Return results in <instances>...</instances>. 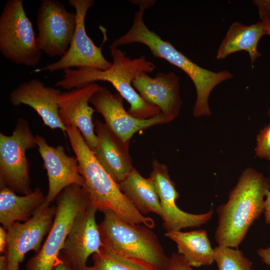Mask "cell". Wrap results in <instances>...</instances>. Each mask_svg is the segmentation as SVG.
Instances as JSON below:
<instances>
[{
    "label": "cell",
    "mask_w": 270,
    "mask_h": 270,
    "mask_svg": "<svg viewBox=\"0 0 270 270\" xmlns=\"http://www.w3.org/2000/svg\"><path fill=\"white\" fill-rule=\"evenodd\" d=\"M97 209L90 204L74 220L60 256L72 268L85 270L88 257L98 252L102 243L96 220Z\"/></svg>",
    "instance_id": "cell-14"
},
{
    "label": "cell",
    "mask_w": 270,
    "mask_h": 270,
    "mask_svg": "<svg viewBox=\"0 0 270 270\" xmlns=\"http://www.w3.org/2000/svg\"><path fill=\"white\" fill-rule=\"evenodd\" d=\"M93 0H69V4L76 11L77 22L76 32L70 45L66 53L60 58L36 70V72H50L76 67L92 68L101 70L109 69L112 62L103 56L102 46H97L88 36L84 22L88 10L93 6Z\"/></svg>",
    "instance_id": "cell-10"
},
{
    "label": "cell",
    "mask_w": 270,
    "mask_h": 270,
    "mask_svg": "<svg viewBox=\"0 0 270 270\" xmlns=\"http://www.w3.org/2000/svg\"><path fill=\"white\" fill-rule=\"evenodd\" d=\"M137 4L139 8L134 14L132 26L124 35L114 40L110 48H118L132 43L142 44L149 48L154 57L165 60L181 69L191 79L196 88V98L193 115L196 117L210 116L208 98L210 92L218 84L232 78L233 74L226 70L214 72L192 62L170 42L163 40L148 28L144 16L145 10L150 8L149 4L140 1Z\"/></svg>",
    "instance_id": "cell-1"
},
{
    "label": "cell",
    "mask_w": 270,
    "mask_h": 270,
    "mask_svg": "<svg viewBox=\"0 0 270 270\" xmlns=\"http://www.w3.org/2000/svg\"><path fill=\"white\" fill-rule=\"evenodd\" d=\"M268 116H270V107L268 111Z\"/></svg>",
    "instance_id": "cell-35"
},
{
    "label": "cell",
    "mask_w": 270,
    "mask_h": 270,
    "mask_svg": "<svg viewBox=\"0 0 270 270\" xmlns=\"http://www.w3.org/2000/svg\"><path fill=\"white\" fill-rule=\"evenodd\" d=\"M118 186L122 192L142 214L152 212L164 219V212L155 185L150 177L144 178L134 168Z\"/></svg>",
    "instance_id": "cell-22"
},
{
    "label": "cell",
    "mask_w": 270,
    "mask_h": 270,
    "mask_svg": "<svg viewBox=\"0 0 270 270\" xmlns=\"http://www.w3.org/2000/svg\"><path fill=\"white\" fill-rule=\"evenodd\" d=\"M92 258V264L85 270H157L144 262L120 256L103 247Z\"/></svg>",
    "instance_id": "cell-24"
},
{
    "label": "cell",
    "mask_w": 270,
    "mask_h": 270,
    "mask_svg": "<svg viewBox=\"0 0 270 270\" xmlns=\"http://www.w3.org/2000/svg\"><path fill=\"white\" fill-rule=\"evenodd\" d=\"M268 35L270 36V20L268 22Z\"/></svg>",
    "instance_id": "cell-34"
},
{
    "label": "cell",
    "mask_w": 270,
    "mask_h": 270,
    "mask_svg": "<svg viewBox=\"0 0 270 270\" xmlns=\"http://www.w3.org/2000/svg\"><path fill=\"white\" fill-rule=\"evenodd\" d=\"M98 224L102 246L120 256L144 262L157 270H166L170 258L150 228L128 223L110 210L102 212Z\"/></svg>",
    "instance_id": "cell-5"
},
{
    "label": "cell",
    "mask_w": 270,
    "mask_h": 270,
    "mask_svg": "<svg viewBox=\"0 0 270 270\" xmlns=\"http://www.w3.org/2000/svg\"><path fill=\"white\" fill-rule=\"evenodd\" d=\"M78 162L79 170L84 180V188L90 204L97 210H110L128 223L143 224L152 228V218L144 216L120 190L114 180L96 160L80 131L75 127L66 128V133Z\"/></svg>",
    "instance_id": "cell-4"
},
{
    "label": "cell",
    "mask_w": 270,
    "mask_h": 270,
    "mask_svg": "<svg viewBox=\"0 0 270 270\" xmlns=\"http://www.w3.org/2000/svg\"><path fill=\"white\" fill-rule=\"evenodd\" d=\"M46 196L40 188L20 196L0 184V222L6 229L15 222L30 220L43 205Z\"/></svg>",
    "instance_id": "cell-21"
},
{
    "label": "cell",
    "mask_w": 270,
    "mask_h": 270,
    "mask_svg": "<svg viewBox=\"0 0 270 270\" xmlns=\"http://www.w3.org/2000/svg\"><path fill=\"white\" fill-rule=\"evenodd\" d=\"M56 200L52 226L40 250L28 261L26 270H53L74 220L90 204L83 186L76 184L64 188Z\"/></svg>",
    "instance_id": "cell-6"
},
{
    "label": "cell",
    "mask_w": 270,
    "mask_h": 270,
    "mask_svg": "<svg viewBox=\"0 0 270 270\" xmlns=\"http://www.w3.org/2000/svg\"><path fill=\"white\" fill-rule=\"evenodd\" d=\"M264 214L266 223L267 224H270V190L266 195Z\"/></svg>",
    "instance_id": "cell-32"
},
{
    "label": "cell",
    "mask_w": 270,
    "mask_h": 270,
    "mask_svg": "<svg viewBox=\"0 0 270 270\" xmlns=\"http://www.w3.org/2000/svg\"><path fill=\"white\" fill-rule=\"evenodd\" d=\"M36 147V136L24 118L17 120L10 135L0 133V184L22 195L32 192L26 152Z\"/></svg>",
    "instance_id": "cell-8"
},
{
    "label": "cell",
    "mask_w": 270,
    "mask_h": 270,
    "mask_svg": "<svg viewBox=\"0 0 270 270\" xmlns=\"http://www.w3.org/2000/svg\"><path fill=\"white\" fill-rule=\"evenodd\" d=\"M7 230L2 226L0 227V253L4 254L7 246Z\"/></svg>",
    "instance_id": "cell-31"
},
{
    "label": "cell",
    "mask_w": 270,
    "mask_h": 270,
    "mask_svg": "<svg viewBox=\"0 0 270 270\" xmlns=\"http://www.w3.org/2000/svg\"><path fill=\"white\" fill-rule=\"evenodd\" d=\"M94 124L98 144L92 152L99 163L118 184L134 168L129 144L122 142L105 123L96 120Z\"/></svg>",
    "instance_id": "cell-19"
},
{
    "label": "cell",
    "mask_w": 270,
    "mask_h": 270,
    "mask_svg": "<svg viewBox=\"0 0 270 270\" xmlns=\"http://www.w3.org/2000/svg\"><path fill=\"white\" fill-rule=\"evenodd\" d=\"M214 252L218 270H255L252 262L238 249L218 245Z\"/></svg>",
    "instance_id": "cell-25"
},
{
    "label": "cell",
    "mask_w": 270,
    "mask_h": 270,
    "mask_svg": "<svg viewBox=\"0 0 270 270\" xmlns=\"http://www.w3.org/2000/svg\"><path fill=\"white\" fill-rule=\"evenodd\" d=\"M253 2L258 7L261 20H270V0H254Z\"/></svg>",
    "instance_id": "cell-28"
},
{
    "label": "cell",
    "mask_w": 270,
    "mask_h": 270,
    "mask_svg": "<svg viewBox=\"0 0 270 270\" xmlns=\"http://www.w3.org/2000/svg\"><path fill=\"white\" fill-rule=\"evenodd\" d=\"M164 236L176 242L178 254L192 267L210 266L214 262V248L206 230L166 232Z\"/></svg>",
    "instance_id": "cell-23"
},
{
    "label": "cell",
    "mask_w": 270,
    "mask_h": 270,
    "mask_svg": "<svg viewBox=\"0 0 270 270\" xmlns=\"http://www.w3.org/2000/svg\"><path fill=\"white\" fill-rule=\"evenodd\" d=\"M0 270H8L7 260L4 254L0 256Z\"/></svg>",
    "instance_id": "cell-33"
},
{
    "label": "cell",
    "mask_w": 270,
    "mask_h": 270,
    "mask_svg": "<svg viewBox=\"0 0 270 270\" xmlns=\"http://www.w3.org/2000/svg\"><path fill=\"white\" fill-rule=\"evenodd\" d=\"M150 177L153 180L164 212L162 226L166 232L180 231L189 228H198L212 218V208L202 214H192L181 210L176 204L179 194L170 178L166 164L154 159Z\"/></svg>",
    "instance_id": "cell-13"
},
{
    "label": "cell",
    "mask_w": 270,
    "mask_h": 270,
    "mask_svg": "<svg viewBox=\"0 0 270 270\" xmlns=\"http://www.w3.org/2000/svg\"><path fill=\"white\" fill-rule=\"evenodd\" d=\"M256 253L264 263L270 266V246L260 248Z\"/></svg>",
    "instance_id": "cell-29"
},
{
    "label": "cell",
    "mask_w": 270,
    "mask_h": 270,
    "mask_svg": "<svg viewBox=\"0 0 270 270\" xmlns=\"http://www.w3.org/2000/svg\"><path fill=\"white\" fill-rule=\"evenodd\" d=\"M270 190V180L262 173L252 168L243 171L227 202L216 209L214 239L218 245L238 249L250 226L264 214Z\"/></svg>",
    "instance_id": "cell-2"
},
{
    "label": "cell",
    "mask_w": 270,
    "mask_h": 270,
    "mask_svg": "<svg viewBox=\"0 0 270 270\" xmlns=\"http://www.w3.org/2000/svg\"><path fill=\"white\" fill-rule=\"evenodd\" d=\"M256 140V155L270 162V124L260 131Z\"/></svg>",
    "instance_id": "cell-26"
},
{
    "label": "cell",
    "mask_w": 270,
    "mask_h": 270,
    "mask_svg": "<svg viewBox=\"0 0 270 270\" xmlns=\"http://www.w3.org/2000/svg\"><path fill=\"white\" fill-rule=\"evenodd\" d=\"M53 270H77L72 266L61 256L56 262Z\"/></svg>",
    "instance_id": "cell-30"
},
{
    "label": "cell",
    "mask_w": 270,
    "mask_h": 270,
    "mask_svg": "<svg viewBox=\"0 0 270 270\" xmlns=\"http://www.w3.org/2000/svg\"><path fill=\"white\" fill-rule=\"evenodd\" d=\"M124 99L118 92L112 93L100 86L90 102L102 116L109 129L125 144H129L132 136L140 130L172 122L162 114L146 120L136 118L125 110Z\"/></svg>",
    "instance_id": "cell-12"
},
{
    "label": "cell",
    "mask_w": 270,
    "mask_h": 270,
    "mask_svg": "<svg viewBox=\"0 0 270 270\" xmlns=\"http://www.w3.org/2000/svg\"><path fill=\"white\" fill-rule=\"evenodd\" d=\"M112 58V66L106 70L92 68L64 70L63 78L56 86L66 90L81 88L97 81L110 82L130 104L128 113L140 120L148 119L161 114L159 108L144 102L132 86V81L144 73L152 72L156 66L144 56L131 59L118 48H109Z\"/></svg>",
    "instance_id": "cell-3"
},
{
    "label": "cell",
    "mask_w": 270,
    "mask_h": 270,
    "mask_svg": "<svg viewBox=\"0 0 270 270\" xmlns=\"http://www.w3.org/2000/svg\"><path fill=\"white\" fill-rule=\"evenodd\" d=\"M166 270H194L181 255L174 253L170 258Z\"/></svg>",
    "instance_id": "cell-27"
},
{
    "label": "cell",
    "mask_w": 270,
    "mask_h": 270,
    "mask_svg": "<svg viewBox=\"0 0 270 270\" xmlns=\"http://www.w3.org/2000/svg\"><path fill=\"white\" fill-rule=\"evenodd\" d=\"M76 13L56 0H42L38 10V44L50 56H62L68 50L76 27Z\"/></svg>",
    "instance_id": "cell-9"
},
{
    "label": "cell",
    "mask_w": 270,
    "mask_h": 270,
    "mask_svg": "<svg viewBox=\"0 0 270 270\" xmlns=\"http://www.w3.org/2000/svg\"><path fill=\"white\" fill-rule=\"evenodd\" d=\"M268 20H261L249 26L233 22L218 49L216 58L222 60L234 52L245 51L253 64L261 56L258 44L263 36L268 34Z\"/></svg>",
    "instance_id": "cell-20"
},
{
    "label": "cell",
    "mask_w": 270,
    "mask_h": 270,
    "mask_svg": "<svg viewBox=\"0 0 270 270\" xmlns=\"http://www.w3.org/2000/svg\"><path fill=\"white\" fill-rule=\"evenodd\" d=\"M56 205H43L28 220L15 222L6 228L5 255L8 270H19L25 255L30 250L38 253L44 236L50 232L56 215Z\"/></svg>",
    "instance_id": "cell-11"
},
{
    "label": "cell",
    "mask_w": 270,
    "mask_h": 270,
    "mask_svg": "<svg viewBox=\"0 0 270 270\" xmlns=\"http://www.w3.org/2000/svg\"><path fill=\"white\" fill-rule=\"evenodd\" d=\"M100 85L96 82L84 87L62 92L58 98V114L66 129L77 128L88 147L93 151L98 144V138L92 122L95 109L88 104L92 94Z\"/></svg>",
    "instance_id": "cell-16"
},
{
    "label": "cell",
    "mask_w": 270,
    "mask_h": 270,
    "mask_svg": "<svg viewBox=\"0 0 270 270\" xmlns=\"http://www.w3.org/2000/svg\"><path fill=\"white\" fill-rule=\"evenodd\" d=\"M62 92L35 78L22 82L14 88L10 92L9 101L14 106H29L40 116L45 126L52 130L60 129L65 134L66 129L58 114V102Z\"/></svg>",
    "instance_id": "cell-18"
},
{
    "label": "cell",
    "mask_w": 270,
    "mask_h": 270,
    "mask_svg": "<svg viewBox=\"0 0 270 270\" xmlns=\"http://www.w3.org/2000/svg\"><path fill=\"white\" fill-rule=\"evenodd\" d=\"M36 140L48 182L44 204L50 206L64 188L74 184L83 186L84 180L80 172L76 156H68L62 146L49 145L42 136L36 135Z\"/></svg>",
    "instance_id": "cell-15"
},
{
    "label": "cell",
    "mask_w": 270,
    "mask_h": 270,
    "mask_svg": "<svg viewBox=\"0 0 270 270\" xmlns=\"http://www.w3.org/2000/svg\"><path fill=\"white\" fill-rule=\"evenodd\" d=\"M140 98L159 108L161 114L173 120L178 114L182 102L180 78L174 72H160L154 77L144 73L132 82Z\"/></svg>",
    "instance_id": "cell-17"
},
{
    "label": "cell",
    "mask_w": 270,
    "mask_h": 270,
    "mask_svg": "<svg viewBox=\"0 0 270 270\" xmlns=\"http://www.w3.org/2000/svg\"><path fill=\"white\" fill-rule=\"evenodd\" d=\"M0 52L11 62L36 66L42 52L39 48L31 21L22 0H8L0 16Z\"/></svg>",
    "instance_id": "cell-7"
}]
</instances>
